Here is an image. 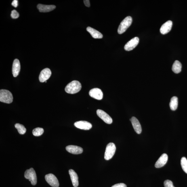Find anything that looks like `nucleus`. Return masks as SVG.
<instances>
[{"label": "nucleus", "mask_w": 187, "mask_h": 187, "mask_svg": "<svg viewBox=\"0 0 187 187\" xmlns=\"http://www.w3.org/2000/svg\"><path fill=\"white\" fill-rule=\"evenodd\" d=\"M132 22V18L130 16L125 18L122 21L118 28V33L120 34H123L125 32L131 25Z\"/></svg>", "instance_id": "nucleus-2"}, {"label": "nucleus", "mask_w": 187, "mask_h": 187, "mask_svg": "<svg viewBox=\"0 0 187 187\" xmlns=\"http://www.w3.org/2000/svg\"><path fill=\"white\" fill-rule=\"evenodd\" d=\"M69 173L71 178L72 185L74 187H77L79 186V177L75 171L72 169H70Z\"/></svg>", "instance_id": "nucleus-18"}, {"label": "nucleus", "mask_w": 187, "mask_h": 187, "mask_svg": "<svg viewBox=\"0 0 187 187\" xmlns=\"http://www.w3.org/2000/svg\"><path fill=\"white\" fill-rule=\"evenodd\" d=\"M96 112L97 115L105 123L108 124H110L112 123V118L103 110L98 109L97 110Z\"/></svg>", "instance_id": "nucleus-8"}, {"label": "nucleus", "mask_w": 187, "mask_h": 187, "mask_svg": "<svg viewBox=\"0 0 187 187\" xmlns=\"http://www.w3.org/2000/svg\"><path fill=\"white\" fill-rule=\"evenodd\" d=\"M178 99L176 96H174L171 98L170 103L169 106L171 110H176L178 107Z\"/></svg>", "instance_id": "nucleus-21"}, {"label": "nucleus", "mask_w": 187, "mask_h": 187, "mask_svg": "<svg viewBox=\"0 0 187 187\" xmlns=\"http://www.w3.org/2000/svg\"><path fill=\"white\" fill-rule=\"evenodd\" d=\"M182 67L181 63L178 60H176L173 65L172 70L175 73L178 74L181 72Z\"/></svg>", "instance_id": "nucleus-20"}, {"label": "nucleus", "mask_w": 187, "mask_h": 187, "mask_svg": "<svg viewBox=\"0 0 187 187\" xmlns=\"http://www.w3.org/2000/svg\"><path fill=\"white\" fill-rule=\"evenodd\" d=\"M89 95L91 97L97 100H102L103 97V93L102 90L98 88L91 89L89 91Z\"/></svg>", "instance_id": "nucleus-10"}, {"label": "nucleus", "mask_w": 187, "mask_h": 187, "mask_svg": "<svg viewBox=\"0 0 187 187\" xmlns=\"http://www.w3.org/2000/svg\"><path fill=\"white\" fill-rule=\"evenodd\" d=\"M66 149L69 153L74 154H81L83 152L82 148L79 146L74 145H69L67 146Z\"/></svg>", "instance_id": "nucleus-16"}, {"label": "nucleus", "mask_w": 187, "mask_h": 187, "mask_svg": "<svg viewBox=\"0 0 187 187\" xmlns=\"http://www.w3.org/2000/svg\"><path fill=\"white\" fill-rule=\"evenodd\" d=\"M43 132L44 129L41 127L36 128L34 129L32 131L33 135L35 136H40L43 134Z\"/></svg>", "instance_id": "nucleus-23"}, {"label": "nucleus", "mask_w": 187, "mask_h": 187, "mask_svg": "<svg viewBox=\"0 0 187 187\" xmlns=\"http://www.w3.org/2000/svg\"><path fill=\"white\" fill-rule=\"evenodd\" d=\"M51 75L50 69L48 68H45L40 72L39 76V79L41 83L44 82L48 79Z\"/></svg>", "instance_id": "nucleus-9"}, {"label": "nucleus", "mask_w": 187, "mask_h": 187, "mask_svg": "<svg viewBox=\"0 0 187 187\" xmlns=\"http://www.w3.org/2000/svg\"><path fill=\"white\" fill-rule=\"evenodd\" d=\"M86 30L93 38L102 39L103 38V35L102 33L94 28L90 27H88Z\"/></svg>", "instance_id": "nucleus-19"}, {"label": "nucleus", "mask_w": 187, "mask_h": 187, "mask_svg": "<svg viewBox=\"0 0 187 187\" xmlns=\"http://www.w3.org/2000/svg\"><path fill=\"white\" fill-rule=\"evenodd\" d=\"M181 165L183 170L187 174V160L185 157H183L181 159Z\"/></svg>", "instance_id": "nucleus-24"}, {"label": "nucleus", "mask_w": 187, "mask_h": 187, "mask_svg": "<svg viewBox=\"0 0 187 187\" xmlns=\"http://www.w3.org/2000/svg\"><path fill=\"white\" fill-rule=\"evenodd\" d=\"M15 128L18 130V132L21 135H24L25 133L26 129L23 125L20 124L16 123L15 125Z\"/></svg>", "instance_id": "nucleus-22"}, {"label": "nucleus", "mask_w": 187, "mask_h": 187, "mask_svg": "<svg viewBox=\"0 0 187 187\" xmlns=\"http://www.w3.org/2000/svg\"><path fill=\"white\" fill-rule=\"evenodd\" d=\"M172 22L171 21H168L163 24L160 28V32L163 35L169 33L172 28Z\"/></svg>", "instance_id": "nucleus-12"}, {"label": "nucleus", "mask_w": 187, "mask_h": 187, "mask_svg": "<svg viewBox=\"0 0 187 187\" xmlns=\"http://www.w3.org/2000/svg\"><path fill=\"white\" fill-rule=\"evenodd\" d=\"M12 93L8 90L1 89L0 91V101L6 103L10 104L13 102Z\"/></svg>", "instance_id": "nucleus-3"}, {"label": "nucleus", "mask_w": 187, "mask_h": 187, "mask_svg": "<svg viewBox=\"0 0 187 187\" xmlns=\"http://www.w3.org/2000/svg\"><path fill=\"white\" fill-rule=\"evenodd\" d=\"M24 177L31 182L32 185H35L37 183V176L35 171L33 168L27 170L24 174Z\"/></svg>", "instance_id": "nucleus-5"}, {"label": "nucleus", "mask_w": 187, "mask_h": 187, "mask_svg": "<svg viewBox=\"0 0 187 187\" xmlns=\"http://www.w3.org/2000/svg\"><path fill=\"white\" fill-rule=\"evenodd\" d=\"M130 120L135 132L138 134H140L142 132V128L138 120L135 117H132Z\"/></svg>", "instance_id": "nucleus-15"}, {"label": "nucleus", "mask_w": 187, "mask_h": 187, "mask_svg": "<svg viewBox=\"0 0 187 187\" xmlns=\"http://www.w3.org/2000/svg\"><path fill=\"white\" fill-rule=\"evenodd\" d=\"M56 8V6L54 5H45L39 4L37 6V8L39 11L43 13L50 12L54 10Z\"/></svg>", "instance_id": "nucleus-14"}, {"label": "nucleus", "mask_w": 187, "mask_h": 187, "mask_svg": "<svg viewBox=\"0 0 187 187\" xmlns=\"http://www.w3.org/2000/svg\"><path fill=\"white\" fill-rule=\"evenodd\" d=\"M84 2L86 7H89L90 6V1L89 0H84Z\"/></svg>", "instance_id": "nucleus-29"}, {"label": "nucleus", "mask_w": 187, "mask_h": 187, "mask_svg": "<svg viewBox=\"0 0 187 187\" xmlns=\"http://www.w3.org/2000/svg\"><path fill=\"white\" fill-rule=\"evenodd\" d=\"M20 69V61L18 59H15L13 62L12 66V73L14 77H16L18 75Z\"/></svg>", "instance_id": "nucleus-17"}, {"label": "nucleus", "mask_w": 187, "mask_h": 187, "mask_svg": "<svg viewBox=\"0 0 187 187\" xmlns=\"http://www.w3.org/2000/svg\"><path fill=\"white\" fill-rule=\"evenodd\" d=\"M11 5L15 7H17L18 5V1L17 0H14L11 3Z\"/></svg>", "instance_id": "nucleus-28"}, {"label": "nucleus", "mask_w": 187, "mask_h": 187, "mask_svg": "<svg viewBox=\"0 0 187 187\" xmlns=\"http://www.w3.org/2000/svg\"><path fill=\"white\" fill-rule=\"evenodd\" d=\"M165 187H175L174 186L173 182L170 180H167L164 182Z\"/></svg>", "instance_id": "nucleus-26"}, {"label": "nucleus", "mask_w": 187, "mask_h": 187, "mask_svg": "<svg viewBox=\"0 0 187 187\" xmlns=\"http://www.w3.org/2000/svg\"><path fill=\"white\" fill-rule=\"evenodd\" d=\"M74 125L76 127L84 130H89L92 127V125L88 122L86 121H79L76 122Z\"/></svg>", "instance_id": "nucleus-11"}, {"label": "nucleus", "mask_w": 187, "mask_h": 187, "mask_svg": "<svg viewBox=\"0 0 187 187\" xmlns=\"http://www.w3.org/2000/svg\"><path fill=\"white\" fill-rule=\"evenodd\" d=\"M81 89V83L79 81H74L67 85L65 90L68 93L74 94L79 92Z\"/></svg>", "instance_id": "nucleus-1"}, {"label": "nucleus", "mask_w": 187, "mask_h": 187, "mask_svg": "<svg viewBox=\"0 0 187 187\" xmlns=\"http://www.w3.org/2000/svg\"><path fill=\"white\" fill-rule=\"evenodd\" d=\"M11 16L13 19H16L19 18V14L16 10H13L11 12Z\"/></svg>", "instance_id": "nucleus-25"}, {"label": "nucleus", "mask_w": 187, "mask_h": 187, "mask_svg": "<svg viewBox=\"0 0 187 187\" xmlns=\"http://www.w3.org/2000/svg\"><path fill=\"white\" fill-rule=\"evenodd\" d=\"M112 187H127L126 185L123 183H120L113 185Z\"/></svg>", "instance_id": "nucleus-27"}, {"label": "nucleus", "mask_w": 187, "mask_h": 187, "mask_svg": "<svg viewBox=\"0 0 187 187\" xmlns=\"http://www.w3.org/2000/svg\"><path fill=\"white\" fill-rule=\"evenodd\" d=\"M45 179L47 182L53 187H58L59 182L57 177L52 174H49L45 176Z\"/></svg>", "instance_id": "nucleus-6"}, {"label": "nucleus", "mask_w": 187, "mask_h": 187, "mask_svg": "<svg viewBox=\"0 0 187 187\" xmlns=\"http://www.w3.org/2000/svg\"><path fill=\"white\" fill-rule=\"evenodd\" d=\"M116 147L113 143H110L107 145L104 154L105 159L107 161L110 160L113 157L115 153Z\"/></svg>", "instance_id": "nucleus-4"}, {"label": "nucleus", "mask_w": 187, "mask_h": 187, "mask_svg": "<svg viewBox=\"0 0 187 187\" xmlns=\"http://www.w3.org/2000/svg\"><path fill=\"white\" fill-rule=\"evenodd\" d=\"M139 39L137 37H135L126 44L124 47L125 50L130 51L135 48L139 43Z\"/></svg>", "instance_id": "nucleus-7"}, {"label": "nucleus", "mask_w": 187, "mask_h": 187, "mask_svg": "<svg viewBox=\"0 0 187 187\" xmlns=\"http://www.w3.org/2000/svg\"><path fill=\"white\" fill-rule=\"evenodd\" d=\"M168 159V157L166 154H162L159 159L156 162L155 167L157 168H159L164 166L166 164Z\"/></svg>", "instance_id": "nucleus-13"}]
</instances>
